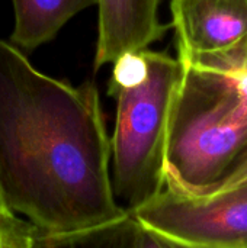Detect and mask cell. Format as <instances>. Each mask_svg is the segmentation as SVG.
Segmentation results:
<instances>
[{
    "label": "cell",
    "mask_w": 247,
    "mask_h": 248,
    "mask_svg": "<svg viewBox=\"0 0 247 248\" xmlns=\"http://www.w3.org/2000/svg\"><path fill=\"white\" fill-rule=\"evenodd\" d=\"M138 224L125 217L96 228L68 234L32 232L26 248H135Z\"/></svg>",
    "instance_id": "ba28073f"
},
{
    "label": "cell",
    "mask_w": 247,
    "mask_h": 248,
    "mask_svg": "<svg viewBox=\"0 0 247 248\" xmlns=\"http://www.w3.org/2000/svg\"><path fill=\"white\" fill-rule=\"evenodd\" d=\"M33 230L25 221L0 222V248H26Z\"/></svg>",
    "instance_id": "30bf717a"
},
{
    "label": "cell",
    "mask_w": 247,
    "mask_h": 248,
    "mask_svg": "<svg viewBox=\"0 0 247 248\" xmlns=\"http://www.w3.org/2000/svg\"><path fill=\"white\" fill-rule=\"evenodd\" d=\"M183 65L166 142L165 187L213 195L247 180V36L234 46L178 55Z\"/></svg>",
    "instance_id": "7a4b0ae2"
},
{
    "label": "cell",
    "mask_w": 247,
    "mask_h": 248,
    "mask_svg": "<svg viewBox=\"0 0 247 248\" xmlns=\"http://www.w3.org/2000/svg\"><path fill=\"white\" fill-rule=\"evenodd\" d=\"M0 196L39 234L84 231L128 214L115 198L96 86L54 78L6 41H0Z\"/></svg>",
    "instance_id": "6da1fadb"
},
{
    "label": "cell",
    "mask_w": 247,
    "mask_h": 248,
    "mask_svg": "<svg viewBox=\"0 0 247 248\" xmlns=\"http://www.w3.org/2000/svg\"><path fill=\"white\" fill-rule=\"evenodd\" d=\"M178 55L229 49L247 36V0H172Z\"/></svg>",
    "instance_id": "5b68a950"
},
{
    "label": "cell",
    "mask_w": 247,
    "mask_h": 248,
    "mask_svg": "<svg viewBox=\"0 0 247 248\" xmlns=\"http://www.w3.org/2000/svg\"><path fill=\"white\" fill-rule=\"evenodd\" d=\"M138 224V222H137ZM135 248H214L205 247V246H197L183 243L179 240H173L170 237H166L163 234H159L153 230H148L138 224L137 230V243Z\"/></svg>",
    "instance_id": "9c48e42d"
},
{
    "label": "cell",
    "mask_w": 247,
    "mask_h": 248,
    "mask_svg": "<svg viewBox=\"0 0 247 248\" xmlns=\"http://www.w3.org/2000/svg\"><path fill=\"white\" fill-rule=\"evenodd\" d=\"M17 221H22L20 218L15 217L13 214H10L7 211V208L4 206L3 201H1V196H0V222L3 224H12V222H17Z\"/></svg>",
    "instance_id": "8fae6325"
},
{
    "label": "cell",
    "mask_w": 247,
    "mask_h": 248,
    "mask_svg": "<svg viewBox=\"0 0 247 248\" xmlns=\"http://www.w3.org/2000/svg\"><path fill=\"white\" fill-rule=\"evenodd\" d=\"M162 0H99L95 68L115 62L127 52L148 48L167 26L160 23Z\"/></svg>",
    "instance_id": "8992f818"
},
{
    "label": "cell",
    "mask_w": 247,
    "mask_h": 248,
    "mask_svg": "<svg viewBox=\"0 0 247 248\" xmlns=\"http://www.w3.org/2000/svg\"><path fill=\"white\" fill-rule=\"evenodd\" d=\"M108 93L115 99L111 177L118 203L132 211L165 187L167 128L183 65L148 48L121 55Z\"/></svg>",
    "instance_id": "3957f363"
},
{
    "label": "cell",
    "mask_w": 247,
    "mask_h": 248,
    "mask_svg": "<svg viewBox=\"0 0 247 248\" xmlns=\"http://www.w3.org/2000/svg\"><path fill=\"white\" fill-rule=\"evenodd\" d=\"M99 0H12L15 28L12 44L22 51H33L51 41L79 12Z\"/></svg>",
    "instance_id": "52a82bcc"
},
{
    "label": "cell",
    "mask_w": 247,
    "mask_h": 248,
    "mask_svg": "<svg viewBox=\"0 0 247 248\" xmlns=\"http://www.w3.org/2000/svg\"><path fill=\"white\" fill-rule=\"evenodd\" d=\"M246 183H247V180H246V182H245V183H242V185H246ZM242 185H240V186H242Z\"/></svg>",
    "instance_id": "7c38bea8"
},
{
    "label": "cell",
    "mask_w": 247,
    "mask_h": 248,
    "mask_svg": "<svg viewBox=\"0 0 247 248\" xmlns=\"http://www.w3.org/2000/svg\"><path fill=\"white\" fill-rule=\"evenodd\" d=\"M143 227L189 244L247 248V183L213 195L170 187L130 211Z\"/></svg>",
    "instance_id": "277c9868"
}]
</instances>
